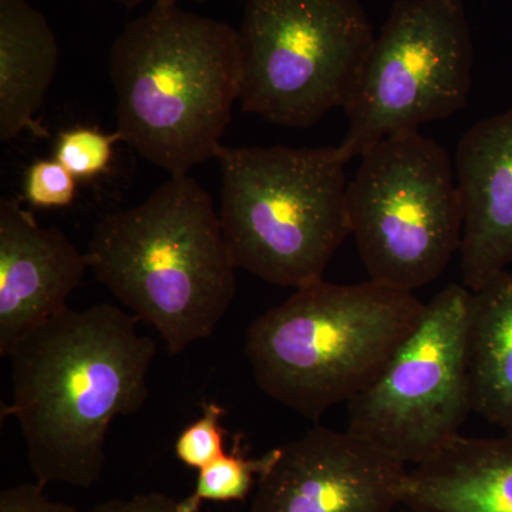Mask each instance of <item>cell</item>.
Listing matches in <instances>:
<instances>
[{"instance_id":"1","label":"cell","mask_w":512,"mask_h":512,"mask_svg":"<svg viewBox=\"0 0 512 512\" xmlns=\"http://www.w3.org/2000/svg\"><path fill=\"white\" fill-rule=\"evenodd\" d=\"M137 322L109 303L67 308L13 350L12 402L2 420L18 419L43 487L99 483L111 423L147 402L157 342L140 335Z\"/></svg>"},{"instance_id":"2","label":"cell","mask_w":512,"mask_h":512,"mask_svg":"<svg viewBox=\"0 0 512 512\" xmlns=\"http://www.w3.org/2000/svg\"><path fill=\"white\" fill-rule=\"evenodd\" d=\"M110 79L121 141L170 177L188 175L215 158L241 96L238 30L154 3L111 46Z\"/></svg>"},{"instance_id":"3","label":"cell","mask_w":512,"mask_h":512,"mask_svg":"<svg viewBox=\"0 0 512 512\" xmlns=\"http://www.w3.org/2000/svg\"><path fill=\"white\" fill-rule=\"evenodd\" d=\"M84 254L97 281L160 333L170 356L214 335L237 293L220 212L190 175L104 215Z\"/></svg>"},{"instance_id":"4","label":"cell","mask_w":512,"mask_h":512,"mask_svg":"<svg viewBox=\"0 0 512 512\" xmlns=\"http://www.w3.org/2000/svg\"><path fill=\"white\" fill-rule=\"evenodd\" d=\"M423 309L413 292L370 279L319 281L254 320L245 356L266 396L318 421L379 375Z\"/></svg>"},{"instance_id":"5","label":"cell","mask_w":512,"mask_h":512,"mask_svg":"<svg viewBox=\"0 0 512 512\" xmlns=\"http://www.w3.org/2000/svg\"><path fill=\"white\" fill-rule=\"evenodd\" d=\"M220 220L237 268L301 289L323 281L350 231L345 165L336 147L218 148Z\"/></svg>"},{"instance_id":"6","label":"cell","mask_w":512,"mask_h":512,"mask_svg":"<svg viewBox=\"0 0 512 512\" xmlns=\"http://www.w3.org/2000/svg\"><path fill=\"white\" fill-rule=\"evenodd\" d=\"M238 36L241 109L299 128L346 106L376 39L357 0H247Z\"/></svg>"},{"instance_id":"7","label":"cell","mask_w":512,"mask_h":512,"mask_svg":"<svg viewBox=\"0 0 512 512\" xmlns=\"http://www.w3.org/2000/svg\"><path fill=\"white\" fill-rule=\"evenodd\" d=\"M350 231L370 281L414 292L460 251L463 207L450 157L419 133L380 141L348 185Z\"/></svg>"},{"instance_id":"8","label":"cell","mask_w":512,"mask_h":512,"mask_svg":"<svg viewBox=\"0 0 512 512\" xmlns=\"http://www.w3.org/2000/svg\"><path fill=\"white\" fill-rule=\"evenodd\" d=\"M473 60L464 0H397L343 107L340 160L464 109Z\"/></svg>"},{"instance_id":"9","label":"cell","mask_w":512,"mask_h":512,"mask_svg":"<svg viewBox=\"0 0 512 512\" xmlns=\"http://www.w3.org/2000/svg\"><path fill=\"white\" fill-rule=\"evenodd\" d=\"M473 295L450 284L424 305L379 375L348 403V430L406 466L424 463L460 436L473 410Z\"/></svg>"},{"instance_id":"10","label":"cell","mask_w":512,"mask_h":512,"mask_svg":"<svg viewBox=\"0 0 512 512\" xmlns=\"http://www.w3.org/2000/svg\"><path fill=\"white\" fill-rule=\"evenodd\" d=\"M407 467L350 430L316 427L276 447L251 512H390Z\"/></svg>"},{"instance_id":"11","label":"cell","mask_w":512,"mask_h":512,"mask_svg":"<svg viewBox=\"0 0 512 512\" xmlns=\"http://www.w3.org/2000/svg\"><path fill=\"white\" fill-rule=\"evenodd\" d=\"M89 269L62 229L37 224L13 198L0 200V356L67 309Z\"/></svg>"},{"instance_id":"12","label":"cell","mask_w":512,"mask_h":512,"mask_svg":"<svg viewBox=\"0 0 512 512\" xmlns=\"http://www.w3.org/2000/svg\"><path fill=\"white\" fill-rule=\"evenodd\" d=\"M456 180L463 207V285L480 291L512 266V109L461 137Z\"/></svg>"},{"instance_id":"13","label":"cell","mask_w":512,"mask_h":512,"mask_svg":"<svg viewBox=\"0 0 512 512\" xmlns=\"http://www.w3.org/2000/svg\"><path fill=\"white\" fill-rule=\"evenodd\" d=\"M400 501L427 512H512V436H457L407 468Z\"/></svg>"},{"instance_id":"14","label":"cell","mask_w":512,"mask_h":512,"mask_svg":"<svg viewBox=\"0 0 512 512\" xmlns=\"http://www.w3.org/2000/svg\"><path fill=\"white\" fill-rule=\"evenodd\" d=\"M55 32L28 0H0V138L30 131L46 137L35 119L59 63Z\"/></svg>"},{"instance_id":"15","label":"cell","mask_w":512,"mask_h":512,"mask_svg":"<svg viewBox=\"0 0 512 512\" xmlns=\"http://www.w3.org/2000/svg\"><path fill=\"white\" fill-rule=\"evenodd\" d=\"M473 410L512 436V272L474 292L470 326Z\"/></svg>"},{"instance_id":"16","label":"cell","mask_w":512,"mask_h":512,"mask_svg":"<svg viewBox=\"0 0 512 512\" xmlns=\"http://www.w3.org/2000/svg\"><path fill=\"white\" fill-rule=\"evenodd\" d=\"M275 457L276 448L259 458H248L242 454L237 440L231 453L198 471L194 491L183 501H178L180 512H200L205 501L232 503L247 500L254 488L255 478L268 470Z\"/></svg>"},{"instance_id":"17","label":"cell","mask_w":512,"mask_h":512,"mask_svg":"<svg viewBox=\"0 0 512 512\" xmlns=\"http://www.w3.org/2000/svg\"><path fill=\"white\" fill-rule=\"evenodd\" d=\"M119 134H104L94 128H73L60 134L55 160L76 178H93L109 168Z\"/></svg>"},{"instance_id":"18","label":"cell","mask_w":512,"mask_h":512,"mask_svg":"<svg viewBox=\"0 0 512 512\" xmlns=\"http://www.w3.org/2000/svg\"><path fill=\"white\" fill-rule=\"evenodd\" d=\"M200 419L181 431L174 444L175 456L184 466L202 470L225 456L224 437L220 421L225 410L217 403H204Z\"/></svg>"},{"instance_id":"19","label":"cell","mask_w":512,"mask_h":512,"mask_svg":"<svg viewBox=\"0 0 512 512\" xmlns=\"http://www.w3.org/2000/svg\"><path fill=\"white\" fill-rule=\"evenodd\" d=\"M76 180L57 160L36 161L26 173V200L37 208L67 207L76 198Z\"/></svg>"},{"instance_id":"20","label":"cell","mask_w":512,"mask_h":512,"mask_svg":"<svg viewBox=\"0 0 512 512\" xmlns=\"http://www.w3.org/2000/svg\"><path fill=\"white\" fill-rule=\"evenodd\" d=\"M39 483L16 485L0 493V512H79L73 505L50 501Z\"/></svg>"},{"instance_id":"21","label":"cell","mask_w":512,"mask_h":512,"mask_svg":"<svg viewBox=\"0 0 512 512\" xmlns=\"http://www.w3.org/2000/svg\"><path fill=\"white\" fill-rule=\"evenodd\" d=\"M87 512H180L178 501L163 493H141L123 500L114 498L94 505Z\"/></svg>"},{"instance_id":"22","label":"cell","mask_w":512,"mask_h":512,"mask_svg":"<svg viewBox=\"0 0 512 512\" xmlns=\"http://www.w3.org/2000/svg\"><path fill=\"white\" fill-rule=\"evenodd\" d=\"M116 2L121 3L126 8H136L141 3L153 2L154 5V3H178L181 0H116ZM194 2H205V0H194Z\"/></svg>"},{"instance_id":"23","label":"cell","mask_w":512,"mask_h":512,"mask_svg":"<svg viewBox=\"0 0 512 512\" xmlns=\"http://www.w3.org/2000/svg\"><path fill=\"white\" fill-rule=\"evenodd\" d=\"M390 512H427V511L419 510V508L409 507V505L400 504L399 507L394 508V510L390 511Z\"/></svg>"}]
</instances>
